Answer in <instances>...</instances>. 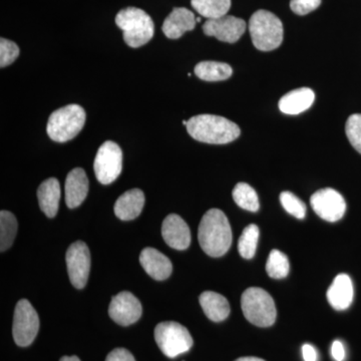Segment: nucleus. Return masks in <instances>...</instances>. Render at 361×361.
Masks as SVG:
<instances>
[{"label": "nucleus", "mask_w": 361, "mask_h": 361, "mask_svg": "<svg viewBox=\"0 0 361 361\" xmlns=\"http://www.w3.org/2000/svg\"><path fill=\"white\" fill-rule=\"evenodd\" d=\"M231 66L218 61H201L195 66V75L205 82H221L231 77Z\"/></svg>", "instance_id": "obj_23"}, {"label": "nucleus", "mask_w": 361, "mask_h": 361, "mask_svg": "<svg viewBox=\"0 0 361 361\" xmlns=\"http://www.w3.org/2000/svg\"><path fill=\"white\" fill-rule=\"evenodd\" d=\"M59 361H80L78 356H63Z\"/></svg>", "instance_id": "obj_36"}, {"label": "nucleus", "mask_w": 361, "mask_h": 361, "mask_svg": "<svg viewBox=\"0 0 361 361\" xmlns=\"http://www.w3.org/2000/svg\"><path fill=\"white\" fill-rule=\"evenodd\" d=\"M116 25L123 30L126 44L133 49L148 44L155 33L151 16L137 7L122 9L116 14Z\"/></svg>", "instance_id": "obj_3"}, {"label": "nucleus", "mask_w": 361, "mask_h": 361, "mask_svg": "<svg viewBox=\"0 0 361 361\" xmlns=\"http://www.w3.org/2000/svg\"><path fill=\"white\" fill-rule=\"evenodd\" d=\"M191 4L195 11L207 20L227 16L231 8V0H191Z\"/></svg>", "instance_id": "obj_24"}, {"label": "nucleus", "mask_w": 361, "mask_h": 361, "mask_svg": "<svg viewBox=\"0 0 361 361\" xmlns=\"http://www.w3.org/2000/svg\"><path fill=\"white\" fill-rule=\"evenodd\" d=\"M106 361H135L134 355L125 348H116L106 356Z\"/></svg>", "instance_id": "obj_33"}, {"label": "nucleus", "mask_w": 361, "mask_h": 361, "mask_svg": "<svg viewBox=\"0 0 361 361\" xmlns=\"http://www.w3.org/2000/svg\"><path fill=\"white\" fill-rule=\"evenodd\" d=\"M183 125L187 126L188 125V121H183Z\"/></svg>", "instance_id": "obj_38"}, {"label": "nucleus", "mask_w": 361, "mask_h": 361, "mask_svg": "<svg viewBox=\"0 0 361 361\" xmlns=\"http://www.w3.org/2000/svg\"><path fill=\"white\" fill-rule=\"evenodd\" d=\"M66 267L71 284L78 289L87 285L90 271V253L89 247L82 241L71 244L66 251Z\"/></svg>", "instance_id": "obj_10"}, {"label": "nucleus", "mask_w": 361, "mask_h": 361, "mask_svg": "<svg viewBox=\"0 0 361 361\" xmlns=\"http://www.w3.org/2000/svg\"><path fill=\"white\" fill-rule=\"evenodd\" d=\"M66 203L68 208H77L89 193V179L82 168H75L66 180Z\"/></svg>", "instance_id": "obj_17"}, {"label": "nucleus", "mask_w": 361, "mask_h": 361, "mask_svg": "<svg viewBox=\"0 0 361 361\" xmlns=\"http://www.w3.org/2000/svg\"><path fill=\"white\" fill-rule=\"evenodd\" d=\"M18 233V221L16 216L8 211L0 212V251L11 248Z\"/></svg>", "instance_id": "obj_26"}, {"label": "nucleus", "mask_w": 361, "mask_h": 361, "mask_svg": "<svg viewBox=\"0 0 361 361\" xmlns=\"http://www.w3.org/2000/svg\"><path fill=\"white\" fill-rule=\"evenodd\" d=\"M161 236L171 248L186 250L191 244L189 226L177 214H170L161 225Z\"/></svg>", "instance_id": "obj_14"}, {"label": "nucleus", "mask_w": 361, "mask_h": 361, "mask_svg": "<svg viewBox=\"0 0 361 361\" xmlns=\"http://www.w3.org/2000/svg\"><path fill=\"white\" fill-rule=\"evenodd\" d=\"M142 312V304L139 299L128 291L121 292L114 296L109 307V314L111 319L122 326L134 324L141 318Z\"/></svg>", "instance_id": "obj_13"}, {"label": "nucleus", "mask_w": 361, "mask_h": 361, "mask_svg": "<svg viewBox=\"0 0 361 361\" xmlns=\"http://www.w3.org/2000/svg\"><path fill=\"white\" fill-rule=\"evenodd\" d=\"M241 307L247 320L259 327H269L276 320L274 300L267 291L258 287L246 289L241 297Z\"/></svg>", "instance_id": "obj_6"}, {"label": "nucleus", "mask_w": 361, "mask_h": 361, "mask_svg": "<svg viewBox=\"0 0 361 361\" xmlns=\"http://www.w3.org/2000/svg\"><path fill=\"white\" fill-rule=\"evenodd\" d=\"M233 199L235 203L244 209V210L250 211V212H257L259 210V198L255 190L246 184V183H238L233 190Z\"/></svg>", "instance_id": "obj_25"}, {"label": "nucleus", "mask_w": 361, "mask_h": 361, "mask_svg": "<svg viewBox=\"0 0 361 361\" xmlns=\"http://www.w3.org/2000/svg\"><path fill=\"white\" fill-rule=\"evenodd\" d=\"M61 196V185L56 178H49L40 184L37 190V198L40 209L47 217H56L59 212Z\"/></svg>", "instance_id": "obj_21"}, {"label": "nucleus", "mask_w": 361, "mask_h": 361, "mask_svg": "<svg viewBox=\"0 0 361 361\" xmlns=\"http://www.w3.org/2000/svg\"><path fill=\"white\" fill-rule=\"evenodd\" d=\"M249 32L254 47L261 51H271L278 49L283 42L282 21L270 11H256L249 20Z\"/></svg>", "instance_id": "obj_4"}, {"label": "nucleus", "mask_w": 361, "mask_h": 361, "mask_svg": "<svg viewBox=\"0 0 361 361\" xmlns=\"http://www.w3.org/2000/svg\"><path fill=\"white\" fill-rule=\"evenodd\" d=\"M280 202H281V205L283 206L285 211L294 216L297 219H303L305 217V204L291 192H282L280 194Z\"/></svg>", "instance_id": "obj_29"}, {"label": "nucleus", "mask_w": 361, "mask_h": 361, "mask_svg": "<svg viewBox=\"0 0 361 361\" xmlns=\"http://www.w3.org/2000/svg\"><path fill=\"white\" fill-rule=\"evenodd\" d=\"M140 263L149 276L159 281L168 279L172 274L173 264L170 259L155 248H145L140 255Z\"/></svg>", "instance_id": "obj_16"}, {"label": "nucleus", "mask_w": 361, "mask_h": 361, "mask_svg": "<svg viewBox=\"0 0 361 361\" xmlns=\"http://www.w3.org/2000/svg\"><path fill=\"white\" fill-rule=\"evenodd\" d=\"M186 128L193 139L206 144H229L241 134L236 123L215 115L195 116L188 120Z\"/></svg>", "instance_id": "obj_2"}, {"label": "nucleus", "mask_w": 361, "mask_h": 361, "mask_svg": "<svg viewBox=\"0 0 361 361\" xmlns=\"http://www.w3.org/2000/svg\"><path fill=\"white\" fill-rule=\"evenodd\" d=\"M199 243L207 255L221 257L232 244V229L228 218L219 209H210L202 218L198 231Z\"/></svg>", "instance_id": "obj_1"}, {"label": "nucleus", "mask_w": 361, "mask_h": 361, "mask_svg": "<svg viewBox=\"0 0 361 361\" xmlns=\"http://www.w3.org/2000/svg\"><path fill=\"white\" fill-rule=\"evenodd\" d=\"M331 355L336 361H343L345 360V349L341 341H336L332 343Z\"/></svg>", "instance_id": "obj_34"}, {"label": "nucleus", "mask_w": 361, "mask_h": 361, "mask_svg": "<svg viewBox=\"0 0 361 361\" xmlns=\"http://www.w3.org/2000/svg\"><path fill=\"white\" fill-rule=\"evenodd\" d=\"M199 301L207 317L214 322H223L230 314V304L219 293L213 291L203 292Z\"/></svg>", "instance_id": "obj_22"}, {"label": "nucleus", "mask_w": 361, "mask_h": 361, "mask_svg": "<svg viewBox=\"0 0 361 361\" xmlns=\"http://www.w3.org/2000/svg\"><path fill=\"white\" fill-rule=\"evenodd\" d=\"M20 56V47L16 42L6 39H0V66L1 68L11 65Z\"/></svg>", "instance_id": "obj_31"}, {"label": "nucleus", "mask_w": 361, "mask_h": 361, "mask_svg": "<svg viewBox=\"0 0 361 361\" xmlns=\"http://www.w3.org/2000/svg\"><path fill=\"white\" fill-rule=\"evenodd\" d=\"M327 300L336 310H346L353 300V285L346 274L337 275L326 293Z\"/></svg>", "instance_id": "obj_18"}, {"label": "nucleus", "mask_w": 361, "mask_h": 361, "mask_svg": "<svg viewBox=\"0 0 361 361\" xmlns=\"http://www.w3.org/2000/svg\"><path fill=\"white\" fill-rule=\"evenodd\" d=\"M266 271L269 277L273 279H283L289 273V261L287 256L281 251L272 250L270 252Z\"/></svg>", "instance_id": "obj_28"}, {"label": "nucleus", "mask_w": 361, "mask_h": 361, "mask_svg": "<svg viewBox=\"0 0 361 361\" xmlns=\"http://www.w3.org/2000/svg\"><path fill=\"white\" fill-rule=\"evenodd\" d=\"M246 23L242 18L225 16L216 20H207L203 25V32L208 37L228 44H234L241 39L246 32Z\"/></svg>", "instance_id": "obj_12"}, {"label": "nucleus", "mask_w": 361, "mask_h": 361, "mask_svg": "<svg viewBox=\"0 0 361 361\" xmlns=\"http://www.w3.org/2000/svg\"><path fill=\"white\" fill-rule=\"evenodd\" d=\"M39 318L30 301L21 299L14 310L13 334L21 348L30 345L39 334Z\"/></svg>", "instance_id": "obj_8"}, {"label": "nucleus", "mask_w": 361, "mask_h": 361, "mask_svg": "<svg viewBox=\"0 0 361 361\" xmlns=\"http://www.w3.org/2000/svg\"><path fill=\"white\" fill-rule=\"evenodd\" d=\"M196 23L197 18L191 11L185 7H176L164 21L161 30L168 39H178L185 32L193 30Z\"/></svg>", "instance_id": "obj_15"}, {"label": "nucleus", "mask_w": 361, "mask_h": 361, "mask_svg": "<svg viewBox=\"0 0 361 361\" xmlns=\"http://www.w3.org/2000/svg\"><path fill=\"white\" fill-rule=\"evenodd\" d=\"M315 94L308 87H300L284 94L279 101V110L286 115H299L312 106Z\"/></svg>", "instance_id": "obj_19"}, {"label": "nucleus", "mask_w": 361, "mask_h": 361, "mask_svg": "<svg viewBox=\"0 0 361 361\" xmlns=\"http://www.w3.org/2000/svg\"><path fill=\"white\" fill-rule=\"evenodd\" d=\"M235 361H265L264 360H261V358L258 357H252V356H249V357H241L238 358V360Z\"/></svg>", "instance_id": "obj_37"}, {"label": "nucleus", "mask_w": 361, "mask_h": 361, "mask_svg": "<svg viewBox=\"0 0 361 361\" xmlns=\"http://www.w3.org/2000/svg\"><path fill=\"white\" fill-rule=\"evenodd\" d=\"M345 133L351 146L361 154V114L349 116L345 125Z\"/></svg>", "instance_id": "obj_30"}, {"label": "nucleus", "mask_w": 361, "mask_h": 361, "mask_svg": "<svg viewBox=\"0 0 361 361\" xmlns=\"http://www.w3.org/2000/svg\"><path fill=\"white\" fill-rule=\"evenodd\" d=\"M155 341L161 353L170 358L187 353L193 346L189 330L175 322L159 323L155 329Z\"/></svg>", "instance_id": "obj_7"}, {"label": "nucleus", "mask_w": 361, "mask_h": 361, "mask_svg": "<svg viewBox=\"0 0 361 361\" xmlns=\"http://www.w3.org/2000/svg\"><path fill=\"white\" fill-rule=\"evenodd\" d=\"M145 205V195L142 190L133 189L123 193L115 204V214L123 221L134 220L139 217Z\"/></svg>", "instance_id": "obj_20"}, {"label": "nucleus", "mask_w": 361, "mask_h": 361, "mask_svg": "<svg viewBox=\"0 0 361 361\" xmlns=\"http://www.w3.org/2000/svg\"><path fill=\"white\" fill-rule=\"evenodd\" d=\"M200 21H201V18H197V23H200Z\"/></svg>", "instance_id": "obj_39"}, {"label": "nucleus", "mask_w": 361, "mask_h": 361, "mask_svg": "<svg viewBox=\"0 0 361 361\" xmlns=\"http://www.w3.org/2000/svg\"><path fill=\"white\" fill-rule=\"evenodd\" d=\"M94 170L101 184L115 182L123 170V152L120 146L115 142H104L97 151Z\"/></svg>", "instance_id": "obj_9"}, {"label": "nucleus", "mask_w": 361, "mask_h": 361, "mask_svg": "<svg viewBox=\"0 0 361 361\" xmlns=\"http://www.w3.org/2000/svg\"><path fill=\"white\" fill-rule=\"evenodd\" d=\"M302 355L304 361H317V351L311 344H304Z\"/></svg>", "instance_id": "obj_35"}, {"label": "nucleus", "mask_w": 361, "mask_h": 361, "mask_svg": "<svg viewBox=\"0 0 361 361\" xmlns=\"http://www.w3.org/2000/svg\"><path fill=\"white\" fill-rule=\"evenodd\" d=\"M320 4L322 0H291L290 8L297 16H306L316 11Z\"/></svg>", "instance_id": "obj_32"}, {"label": "nucleus", "mask_w": 361, "mask_h": 361, "mask_svg": "<svg viewBox=\"0 0 361 361\" xmlns=\"http://www.w3.org/2000/svg\"><path fill=\"white\" fill-rule=\"evenodd\" d=\"M85 123V111L78 104H68L54 111L47 122V132L52 141L66 142L77 137Z\"/></svg>", "instance_id": "obj_5"}, {"label": "nucleus", "mask_w": 361, "mask_h": 361, "mask_svg": "<svg viewBox=\"0 0 361 361\" xmlns=\"http://www.w3.org/2000/svg\"><path fill=\"white\" fill-rule=\"evenodd\" d=\"M310 204L314 212L327 222H337L343 217L346 203L343 197L331 188H325L311 196Z\"/></svg>", "instance_id": "obj_11"}, {"label": "nucleus", "mask_w": 361, "mask_h": 361, "mask_svg": "<svg viewBox=\"0 0 361 361\" xmlns=\"http://www.w3.org/2000/svg\"><path fill=\"white\" fill-rule=\"evenodd\" d=\"M259 235L260 231L258 226L255 224L247 226L243 230L238 242V251L242 257L245 259L254 257L257 249Z\"/></svg>", "instance_id": "obj_27"}]
</instances>
